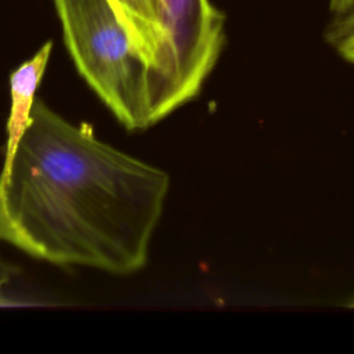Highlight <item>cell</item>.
Returning a JSON list of instances; mask_svg holds the SVG:
<instances>
[{
    "label": "cell",
    "mask_w": 354,
    "mask_h": 354,
    "mask_svg": "<svg viewBox=\"0 0 354 354\" xmlns=\"http://www.w3.org/2000/svg\"><path fill=\"white\" fill-rule=\"evenodd\" d=\"M169 189L165 170L37 98L0 176V241L51 264L133 274L147 264Z\"/></svg>",
    "instance_id": "1"
},
{
    "label": "cell",
    "mask_w": 354,
    "mask_h": 354,
    "mask_svg": "<svg viewBox=\"0 0 354 354\" xmlns=\"http://www.w3.org/2000/svg\"><path fill=\"white\" fill-rule=\"evenodd\" d=\"M69 55L127 130L153 123L151 75L111 0H54Z\"/></svg>",
    "instance_id": "2"
},
{
    "label": "cell",
    "mask_w": 354,
    "mask_h": 354,
    "mask_svg": "<svg viewBox=\"0 0 354 354\" xmlns=\"http://www.w3.org/2000/svg\"><path fill=\"white\" fill-rule=\"evenodd\" d=\"M166 57L152 115L155 123L195 98L224 44V15L210 0H160Z\"/></svg>",
    "instance_id": "3"
},
{
    "label": "cell",
    "mask_w": 354,
    "mask_h": 354,
    "mask_svg": "<svg viewBox=\"0 0 354 354\" xmlns=\"http://www.w3.org/2000/svg\"><path fill=\"white\" fill-rule=\"evenodd\" d=\"M53 41H46L29 59L18 65L10 75V113L6 124L4 160L0 176H4L14 160L17 149L30 124L36 93L47 69Z\"/></svg>",
    "instance_id": "4"
},
{
    "label": "cell",
    "mask_w": 354,
    "mask_h": 354,
    "mask_svg": "<svg viewBox=\"0 0 354 354\" xmlns=\"http://www.w3.org/2000/svg\"><path fill=\"white\" fill-rule=\"evenodd\" d=\"M151 75V105L166 57L160 0H111Z\"/></svg>",
    "instance_id": "5"
},
{
    "label": "cell",
    "mask_w": 354,
    "mask_h": 354,
    "mask_svg": "<svg viewBox=\"0 0 354 354\" xmlns=\"http://www.w3.org/2000/svg\"><path fill=\"white\" fill-rule=\"evenodd\" d=\"M325 37L342 58L354 65V10L335 15Z\"/></svg>",
    "instance_id": "6"
},
{
    "label": "cell",
    "mask_w": 354,
    "mask_h": 354,
    "mask_svg": "<svg viewBox=\"0 0 354 354\" xmlns=\"http://www.w3.org/2000/svg\"><path fill=\"white\" fill-rule=\"evenodd\" d=\"M18 277V270L0 254V307L18 306V301L7 296L6 289Z\"/></svg>",
    "instance_id": "7"
},
{
    "label": "cell",
    "mask_w": 354,
    "mask_h": 354,
    "mask_svg": "<svg viewBox=\"0 0 354 354\" xmlns=\"http://www.w3.org/2000/svg\"><path fill=\"white\" fill-rule=\"evenodd\" d=\"M353 10H354V0H340L339 7L335 11V15L344 14V12H348V11H353Z\"/></svg>",
    "instance_id": "8"
},
{
    "label": "cell",
    "mask_w": 354,
    "mask_h": 354,
    "mask_svg": "<svg viewBox=\"0 0 354 354\" xmlns=\"http://www.w3.org/2000/svg\"><path fill=\"white\" fill-rule=\"evenodd\" d=\"M339 3H340V0H329V6H330V10H332L333 12L337 10V7H339Z\"/></svg>",
    "instance_id": "9"
},
{
    "label": "cell",
    "mask_w": 354,
    "mask_h": 354,
    "mask_svg": "<svg viewBox=\"0 0 354 354\" xmlns=\"http://www.w3.org/2000/svg\"><path fill=\"white\" fill-rule=\"evenodd\" d=\"M353 307H354V303H353Z\"/></svg>",
    "instance_id": "10"
}]
</instances>
